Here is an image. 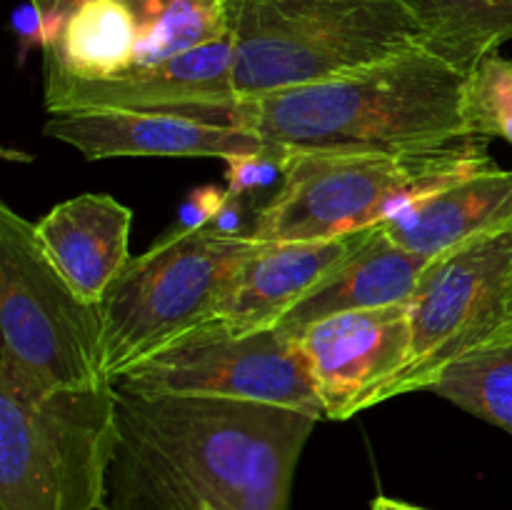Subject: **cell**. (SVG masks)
Instances as JSON below:
<instances>
[{
	"instance_id": "1",
	"label": "cell",
	"mask_w": 512,
	"mask_h": 510,
	"mask_svg": "<svg viewBox=\"0 0 512 510\" xmlns=\"http://www.w3.org/2000/svg\"><path fill=\"white\" fill-rule=\"evenodd\" d=\"M113 390L103 510H288L320 418L250 400Z\"/></svg>"
},
{
	"instance_id": "2",
	"label": "cell",
	"mask_w": 512,
	"mask_h": 510,
	"mask_svg": "<svg viewBox=\"0 0 512 510\" xmlns=\"http://www.w3.org/2000/svg\"><path fill=\"white\" fill-rule=\"evenodd\" d=\"M468 75L428 50L243 100L238 128L295 153H408L468 138Z\"/></svg>"
},
{
	"instance_id": "3",
	"label": "cell",
	"mask_w": 512,
	"mask_h": 510,
	"mask_svg": "<svg viewBox=\"0 0 512 510\" xmlns=\"http://www.w3.org/2000/svg\"><path fill=\"white\" fill-rule=\"evenodd\" d=\"M495 168L488 140L408 153H295L280 188L258 208L250 238L258 243L323 240L395 218L468 175Z\"/></svg>"
},
{
	"instance_id": "4",
	"label": "cell",
	"mask_w": 512,
	"mask_h": 510,
	"mask_svg": "<svg viewBox=\"0 0 512 510\" xmlns=\"http://www.w3.org/2000/svg\"><path fill=\"white\" fill-rule=\"evenodd\" d=\"M115 390L48 388L0 355V510H103Z\"/></svg>"
},
{
	"instance_id": "5",
	"label": "cell",
	"mask_w": 512,
	"mask_h": 510,
	"mask_svg": "<svg viewBox=\"0 0 512 510\" xmlns=\"http://www.w3.org/2000/svg\"><path fill=\"white\" fill-rule=\"evenodd\" d=\"M235 93L303 88L423 48L405 0H230Z\"/></svg>"
},
{
	"instance_id": "6",
	"label": "cell",
	"mask_w": 512,
	"mask_h": 510,
	"mask_svg": "<svg viewBox=\"0 0 512 510\" xmlns=\"http://www.w3.org/2000/svg\"><path fill=\"white\" fill-rule=\"evenodd\" d=\"M258 240L213 228L170 230L130 258L100 300L103 370L113 380L213 318Z\"/></svg>"
},
{
	"instance_id": "7",
	"label": "cell",
	"mask_w": 512,
	"mask_h": 510,
	"mask_svg": "<svg viewBox=\"0 0 512 510\" xmlns=\"http://www.w3.org/2000/svg\"><path fill=\"white\" fill-rule=\"evenodd\" d=\"M0 355L48 388L105 383L100 305L75 293L35 223L0 203Z\"/></svg>"
},
{
	"instance_id": "8",
	"label": "cell",
	"mask_w": 512,
	"mask_h": 510,
	"mask_svg": "<svg viewBox=\"0 0 512 510\" xmlns=\"http://www.w3.org/2000/svg\"><path fill=\"white\" fill-rule=\"evenodd\" d=\"M413 343L375 405L430 390L443 373L512 338V228L440 255L410 300Z\"/></svg>"
},
{
	"instance_id": "9",
	"label": "cell",
	"mask_w": 512,
	"mask_h": 510,
	"mask_svg": "<svg viewBox=\"0 0 512 510\" xmlns=\"http://www.w3.org/2000/svg\"><path fill=\"white\" fill-rule=\"evenodd\" d=\"M110 383L140 395H208L283 405L325 420L303 348L278 328L235 335L200 325Z\"/></svg>"
},
{
	"instance_id": "10",
	"label": "cell",
	"mask_w": 512,
	"mask_h": 510,
	"mask_svg": "<svg viewBox=\"0 0 512 510\" xmlns=\"http://www.w3.org/2000/svg\"><path fill=\"white\" fill-rule=\"evenodd\" d=\"M233 33L185 50L155 65L133 68L118 78L78 80L45 70L48 113L75 110H138L193 118L200 123L238 128L243 98L233 83Z\"/></svg>"
},
{
	"instance_id": "11",
	"label": "cell",
	"mask_w": 512,
	"mask_h": 510,
	"mask_svg": "<svg viewBox=\"0 0 512 510\" xmlns=\"http://www.w3.org/2000/svg\"><path fill=\"white\" fill-rule=\"evenodd\" d=\"M295 340L308 358L325 420H350L370 408L408 360L410 303L330 315Z\"/></svg>"
},
{
	"instance_id": "12",
	"label": "cell",
	"mask_w": 512,
	"mask_h": 510,
	"mask_svg": "<svg viewBox=\"0 0 512 510\" xmlns=\"http://www.w3.org/2000/svg\"><path fill=\"white\" fill-rule=\"evenodd\" d=\"M373 228L323 240L260 243L240 265L213 318L203 325L235 335L275 328L363 248Z\"/></svg>"
},
{
	"instance_id": "13",
	"label": "cell",
	"mask_w": 512,
	"mask_h": 510,
	"mask_svg": "<svg viewBox=\"0 0 512 510\" xmlns=\"http://www.w3.org/2000/svg\"><path fill=\"white\" fill-rule=\"evenodd\" d=\"M48 138L78 150L85 160L108 158H220L263 150L250 130L200 123L193 118L138 110L53 113L43 125Z\"/></svg>"
},
{
	"instance_id": "14",
	"label": "cell",
	"mask_w": 512,
	"mask_h": 510,
	"mask_svg": "<svg viewBox=\"0 0 512 510\" xmlns=\"http://www.w3.org/2000/svg\"><path fill=\"white\" fill-rule=\"evenodd\" d=\"M133 213L113 195L83 193L55 205L35 223L40 245L75 293L100 305L128 265Z\"/></svg>"
},
{
	"instance_id": "15",
	"label": "cell",
	"mask_w": 512,
	"mask_h": 510,
	"mask_svg": "<svg viewBox=\"0 0 512 510\" xmlns=\"http://www.w3.org/2000/svg\"><path fill=\"white\" fill-rule=\"evenodd\" d=\"M380 228L405 250L433 260L485 235L508 230L512 228V170L495 165L468 175L418 200L380 223Z\"/></svg>"
},
{
	"instance_id": "16",
	"label": "cell",
	"mask_w": 512,
	"mask_h": 510,
	"mask_svg": "<svg viewBox=\"0 0 512 510\" xmlns=\"http://www.w3.org/2000/svg\"><path fill=\"white\" fill-rule=\"evenodd\" d=\"M430 263L433 258L410 253L375 225L363 248L345 260L303 303L295 305L275 328L288 338H298L308 325L330 315L410 303Z\"/></svg>"
},
{
	"instance_id": "17",
	"label": "cell",
	"mask_w": 512,
	"mask_h": 510,
	"mask_svg": "<svg viewBox=\"0 0 512 510\" xmlns=\"http://www.w3.org/2000/svg\"><path fill=\"white\" fill-rule=\"evenodd\" d=\"M138 23L123 0H85L43 48V68L78 80H108L135 68Z\"/></svg>"
},
{
	"instance_id": "18",
	"label": "cell",
	"mask_w": 512,
	"mask_h": 510,
	"mask_svg": "<svg viewBox=\"0 0 512 510\" xmlns=\"http://www.w3.org/2000/svg\"><path fill=\"white\" fill-rule=\"evenodd\" d=\"M423 33V50L468 75L512 40V0H405Z\"/></svg>"
},
{
	"instance_id": "19",
	"label": "cell",
	"mask_w": 512,
	"mask_h": 510,
	"mask_svg": "<svg viewBox=\"0 0 512 510\" xmlns=\"http://www.w3.org/2000/svg\"><path fill=\"white\" fill-rule=\"evenodd\" d=\"M138 23L135 68L163 63L233 33L230 0H123Z\"/></svg>"
},
{
	"instance_id": "20",
	"label": "cell",
	"mask_w": 512,
	"mask_h": 510,
	"mask_svg": "<svg viewBox=\"0 0 512 510\" xmlns=\"http://www.w3.org/2000/svg\"><path fill=\"white\" fill-rule=\"evenodd\" d=\"M430 393L512 435V338L445 370Z\"/></svg>"
},
{
	"instance_id": "21",
	"label": "cell",
	"mask_w": 512,
	"mask_h": 510,
	"mask_svg": "<svg viewBox=\"0 0 512 510\" xmlns=\"http://www.w3.org/2000/svg\"><path fill=\"white\" fill-rule=\"evenodd\" d=\"M463 120L468 135L512 145V58L493 53L465 78Z\"/></svg>"
},
{
	"instance_id": "22",
	"label": "cell",
	"mask_w": 512,
	"mask_h": 510,
	"mask_svg": "<svg viewBox=\"0 0 512 510\" xmlns=\"http://www.w3.org/2000/svg\"><path fill=\"white\" fill-rule=\"evenodd\" d=\"M293 150L283 148V145L268 143L263 150H253V153L233 155L225 160V188L233 195L248 198L263 205L260 193H275L280 188L288 170Z\"/></svg>"
},
{
	"instance_id": "23",
	"label": "cell",
	"mask_w": 512,
	"mask_h": 510,
	"mask_svg": "<svg viewBox=\"0 0 512 510\" xmlns=\"http://www.w3.org/2000/svg\"><path fill=\"white\" fill-rule=\"evenodd\" d=\"M225 200H228V188H220V185H200V188H193L188 198L183 200V205H180L175 230L208 228L215 220V215L220 213Z\"/></svg>"
},
{
	"instance_id": "24",
	"label": "cell",
	"mask_w": 512,
	"mask_h": 510,
	"mask_svg": "<svg viewBox=\"0 0 512 510\" xmlns=\"http://www.w3.org/2000/svg\"><path fill=\"white\" fill-rule=\"evenodd\" d=\"M13 30L20 40V53L28 48H40L45 45V20L43 13L33 3H23L13 10Z\"/></svg>"
},
{
	"instance_id": "25",
	"label": "cell",
	"mask_w": 512,
	"mask_h": 510,
	"mask_svg": "<svg viewBox=\"0 0 512 510\" xmlns=\"http://www.w3.org/2000/svg\"><path fill=\"white\" fill-rule=\"evenodd\" d=\"M30 3L35 5V8L43 13V20H45V45L53 43L55 38L60 35V28H63V23L68 20V15L73 13L75 8H78L80 3H85V0H30ZM43 45V48H45Z\"/></svg>"
},
{
	"instance_id": "26",
	"label": "cell",
	"mask_w": 512,
	"mask_h": 510,
	"mask_svg": "<svg viewBox=\"0 0 512 510\" xmlns=\"http://www.w3.org/2000/svg\"><path fill=\"white\" fill-rule=\"evenodd\" d=\"M370 510H425V508H418V505H410V503H403V500H393L380 495V498L373 500Z\"/></svg>"
}]
</instances>
